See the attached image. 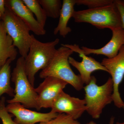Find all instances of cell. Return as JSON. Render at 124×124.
I'll return each instance as SVG.
<instances>
[{"label": "cell", "instance_id": "16", "mask_svg": "<svg viewBox=\"0 0 124 124\" xmlns=\"http://www.w3.org/2000/svg\"><path fill=\"white\" fill-rule=\"evenodd\" d=\"M12 60H8L0 69V98L6 94L11 97L15 95L14 89L10 84L11 79V64Z\"/></svg>", "mask_w": 124, "mask_h": 124}, {"label": "cell", "instance_id": "10", "mask_svg": "<svg viewBox=\"0 0 124 124\" xmlns=\"http://www.w3.org/2000/svg\"><path fill=\"white\" fill-rule=\"evenodd\" d=\"M51 111L58 113H65L77 120L86 111L85 101L84 99L71 97L62 91L54 102Z\"/></svg>", "mask_w": 124, "mask_h": 124}, {"label": "cell", "instance_id": "15", "mask_svg": "<svg viewBox=\"0 0 124 124\" xmlns=\"http://www.w3.org/2000/svg\"><path fill=\"white\" fill-rule=\"evenodd\" d=\"M18 52L13 40L7 34L2 22L0 23V69L8 60L17 57Z\"/></svg>", "mask_w": 124, "mask_h": 124}, {"label": "cell", "instance_id": "12", "mask_svg": "<svg viewBox=\"0 0 124 124\" xmlns=\"http://www.w3.org/2000/svg\"><path fill=\"white\" fill-rule=\"evenodd\" d=\"M5 6L22 20L30 31L37 35H45L46 31L44 28L35 18L33 14L24 4L22 0L5 1Z\"/></svg>", "mask_w": 124, "mask_h": 124}, {"label": "cell", "instance_id": "23", "mask_svg": "<svg viewBox=\"0 0 124 124\" xmlns=\"http://www.w3.org/2000/svg\"><path fill=\"white\" fill-rule=\"evenodd\" d=\"M5 1L0 0V14L4 15L6 10Z\"/></svg>", "mask_w": 124, "mask_h": 124}, {"label": "cell", "instance_id": "8", "mask_svg": "<svg viewBox=\"0 0 124 124\" xmlns=\"http://www.w3.org/2000/svg\"><path fill=\"white\" fill-rule=\"evenodd\" d=\"M68 84L57 78L48 77L45 78L35 88L38 110L42 108H51L54 102Z\"/></svg>", "mask_w": 124, "mask_h": 124}, {"label": "cell", "instance_id": "2", "mask_svg": "<svg viewBox=\"0 0 124 124\" xmlns=\"http://www.w3.org/2000/svg\"><path fill=\"white\" fill-rule=\"evenodd\" d=\"M73 53L70 49L62 46L57 49L48 66L40 72V78H57L70 85L76 90H81L84 84L80 76L76 75L72 70L69 62V57Z\"/></svg>", "mask_w": 124, "mask_h": 124}, {"label": "cell", "instance_id": "9", "mask_svg": "<svg viewBox=\"0 0 124 124\" xmlns=\"http://www.w3.org/2000/svg\"><path fill=\"white\" fill-rule=\"evenodd\" d=\"M62 46H66L79 54L82 58V61L78 62L72 57H69V62L70 64L75 68L80 73L79 76L83 84L87 85L89 83L92 76L91 74L96 71L101 70L108 72L106 68L93 58L88 57L82 51L78 45L62 44Z\"/></svg>", "mask_w": 124, "mask_h": 124}, {"label": "cell", "instance_id": "11", "mask_svg": "<svg viewBox=\"0 0 124 124\" xmlns=\"http://www.w3.org/2000/svg\"><path fill=\"white\" fill-rule=\"evenodd\" d=\"M7 110L15 116L14 121L17 124H35L47 122L58 116V113L51 111L41 113L29 110L19 103H8Z\"/></svg>", "mask_w": 124, "mask_h": 124}, {"label": "cell", "instance_id": "3", "mask_svg": "<svg viewBox=\"0 0 124 124\" xmlns=\"http://www.w3.org/2000/svg\"><path fill=\"white\" fill-rule=\"evenodd\" d=\"M72 18L76 23H88L99 29L122 28L119 12L114 0L103 7L75 11Z\"/></svg>", "mask_w": 124, "mask_h": 124}, {"label": "cell", "instance_id": "26", "mask_svg": "<svg viewBox=\"0 0 124 124\" xmlns=\"http://www.w3.org/2000/svg\"><path fill=\"white\" fill-rule=\"evenodd\" d=\"M124 109V107L123 108ZM116 124H124V121L123 122H122V123H120V122H117V123H116Z\"/></svg>", "mask_w": 124, "mask_h": 124}, {"label": "cell", "instance_id": "24", "mask_svg": "<svg viewBox=\"0 0 124 124\" xmlns=\"http://www.w3.org/2000/svg\"><path fill=\"white\" fill-rule=\"evenodd\" d=\"M114 119H115V118L114 117H111L109 124H114Z\"/></svg>", "mask_w": 124, "mask_h": 124}, {"label": "cell", "instance_id": "27", "mask_svg": "<svg viewBox=\"0 0 124 124\" xmlns=\"http://www.w3.org/2000/svg\"><path fill=\"white\" fill-rule=\"evenodd\" d=\"M46 123H47V122H42L39 123V124H46Z\"/></svg>", "mask_w": 124, "mask_h": 124}, {"label": "cell", "instance_id": "1", "mask_svg": "<svg viewBox=\"0 0 124 124\" xmlns=\"http://www.w3.org/2000/svg\"><path fill=\"white\" fill-rule=\"evenodd\" d=\"M31 36L29 52L24 58V67L29 82L34 87L36 74L49 64L57 51L55 47L59 43V39L57 38L50 42H42L33 35Z\"/></svg>", "mask_w": 124, "mask_h": 124}, {"label": "cell", "instance_id": "22", "mask_svg": "<svg viewBox=\"0 0 124 124\" xmlns=\"http://www.w3.org/2000/svg\"><path fill=\"white\" fill-rule=\"evenodd\" d=\"M114 2L119 12L122 28L124 31V0H115Z\"/></svg>", "mask_w": 124, "mask_h": 124}, {"label": "cell", "instance_id": "21", "mask_svg": "<svg viewBox=\"0 0 124 124\" xmlns=\"http://www.w3.org/2000/svg\"><path fill=\"white\" fill-rule=\"evenodd\" d=\"M46 124H81L77 120L65 113L58 114L55 118L47 122Z\"/></svg>", "mask_w": 124, "mask_h": 124}, {"label": "cell", "instance_id": "20", "mask_svg": "<svg viewBox=\"0 0 124 124\" xmlns=\"http://www.w3.org/2000/svg\"><path fill=\"white\" fill-rule=\"evenodd\" d=\"M6 98L4 96L0 99V119L2 124H17L12 118V116L7 110L6 106Z\"/></svg>", "mask_w": 124, "mask_h": 124}, {"label": "cell", "instance_id": "4", "mask_svg": "<svg viewBox=\"0 0 124 124\" xmlns=\"http://www.w3.org/2000/svg\"><path fill=\"white\" fill-rule=\"evenodd\" d=\"M84 88L86 111L93 119H99L103 108L113 102L112 80L110 78L105 84L99 86L97 84L96 78L92 76L89 83Z\"/></svg>", "mask_w": 124, "mask_h": 124}, {"label": "cell", "instance_id": "18", "mask_svg": "<svg viewBox=\"0 0 124 124\" xmlns=\"http://www.w3.org/2000/svg\"><path fill=\"white\" fill-rule=\"evenodd\" d=\"M32 13L35 14L37 20L40 25L44 28L47 16L38 0H22Z\"/></svg>", "mask_w": 124, "mask_h": 124}, {"label": "cell", "instance_id": "7", "mask_svg": "<svg viewBox=\"0 0 124 124\" xmlns=\"http://www.w3.org/2000/svg\"><path fill=\"white\" fill-rule=\"evenodd\" d=\"M101 63L111 76L113 82V102L116 107L123 108L124 102L121 97L119 88L124 77V45L115 57L104 58Z\"/></svg>", "mask_w": 124, "mask_h": 124}, {"label": "cell", "instance_id": "14", "mask_svg": "<svg viewBox=\"0 0 124 124\" xmlns=\"http://www.w3.org/2000/svg\"><path fill=\"white\" fill-rule=\"evenodd\" d=\"M76 5V0H63L58 23L54 30V35L59 33L60 36L65 38L71 32L72 29L68 26V24L70 19L72 17Z\"/></svg>", "mask_w": 124, "mask_h": 124}, {"label": "cell", "instance_id": "19", "mask_svg": "<svg viewBox=\"0 0 124 124\" xmlns=\"http://www.w3.org/2000/svg\"><path fill=\"white\" fill-rule=\"evenodd\" d=\"M113 0H76V5L86 6L88 9H94L111 4Z\"/></svg>", "mask_w": 124, "mask_h": 124}, {"label": "cell", "instance_id": "17", "mask_svg": "<svg viewBox=\"0 0 124 124\" xmlns=\"http://www.w3.org/2000/svg\"><path fill=\"white\" fill-rule=\"evenodd\" d=\"M47 17L59 18L62 3L60 0H38Z\"/></svg>", "mask_w": 124, "mask_h": 124}, {"label": "cell", "instance_id": "25", "mask_svg": "<svg viewBox=\"0 0 124 124\" xmlns=\"http://www.w3.org/2000/svg\"><path fill=\"white\" fill-rule=\"evenodd\" d=\"M86 124H97L95 122H94V121H90V122L87 123Z\"/></svg>", "mask_w": 124, "mask_h": 124}, {"label": "cell", "instance_id": "6", "mask_svg": "<svg viewBox=\"0 0 124 124\" xmlns=\"http://www.w3.org/2000/svg\"><path fill=\"white\" fill-rule=\"evenodd\" d=\"M2 17L6 32L12 39L14 46L18 50L21 57L25 58L29 52L31 44L30 29L8 7L6 8Z\"/></svg>", "mask_w": 124, "mask_h": 124}, {"label": "cell", "instance_id": "5", "mask_svg": "<svg viewBox=\"0 0 124 124\" xmlns=\"http://www.w3.org/2000/svg\"><path fill=\"white\" fill-rule=\"evenodd\" d=\"M24 60L21 56L18 58L11 73V81L15 85V95L7 102L8 103H19L26 108H35L38 110L37 93L26 74Z\"/></svg>", "mask_w": 124, "mask_h": 124}, {"label": "cell", "instance_id": "13", "mask_svg": "<svg viewBox=\"0 0 124 124\" xmlns=\"http://www.w3.org/2000/svg\"><path fill=\"white\" fill-rule=\"evenodd\" d=\"M112 35L110 41L102 48L93 49L85 46L81 48L86 55L93 54L102 55L111 58L117 55L121 47L124 45V31L122 28L111 29Z\"/></svg>", "mask_w": 124, "mask_h": 124}, {"label": "cell", "instance_id": "28", "mask_svg": "<svg viewBox=\"0 0 124 124\" xmlns=\"http://www.w3.org/2000/svg\"><path fill=\"white\" fill-rule=\"evenodd\" d=\"M2 15L1 14H0V18L2 17ZM1 22H0V23Z\"/></svg>", "mask_w": 124, "mask_h": 124}]
</instances>
